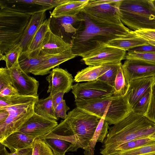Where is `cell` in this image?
<instances>
[{"label":"cell","instance_id":"3","mask_svg":"<svg viewBox=\"0 0 155 155\" xmlns=\"http://www.w3.org/2000/svg\"><path fill=\"white\" fill-rule=\"evenodd\" d=\"M101 119L100 118L76 107L68 112L64 120L68 124L66 140L73 144L72 152L80 148L88 149L90 142Z\"/></svg>","mask_w":155,"mask_h":155},{"label":"cell","instance_id":"53","mask_svg":"<svg viewBox=\"0 0 155 155\" xmlns=\"http://www.w3.org/2000/svg\"><path fill=\"white\" fill-rule=\"evenodd\" d=\"M154 4V6L155 7V0H152Z\"/></svg>","mask_w":155,"mask_h":155},{"label":"cell","instance_id":"21","mask_svg":"<svg viewBox=\"0 0 155 155\" xmlns=\"http://www.w3.org/2000/svg\"><path fill=\"white\" fill-rule=\"evenodd\" d=\"M35 138L19 131L15 132L0 142L8 148L11 153L24 148L33 147Z\"/></svg>","mask_w":155,"mask_h":155},{"label":"cell","instance_id":"4","mask_svg":"<svg viewBox=\"0 0 155 155\" xmlns=\"http://www.w3.org/2000/svg\"><path fill=\"white\" fill-rule=\"evenodd\" d=\"M0 54L19 44L32 15L0 4Z\"/></svg>","mask_w":155,"mask_h":155},{"label":"cell","instance_id":"11","mask_svg":"<svg viewBox=\"0 0 155 155\" xmlns=\"http://www.w3.org/2000/svg\"><path fill=\"white\" fill-rule=\"evenodd\" d=\"M18 59L15 65L9 69L13 87L20 95L39 97L38 94L39 81L23 71L19 64Z\"/></svg>","mask_w":155,"mask_h":155},{"label":"cell","instance_id":"46","mask_svg":"<svg viewBox=\"0 0 155 155\" xmlns=\"http://www.w3.org/2000/svg\"><path fill=\"white\" fill-rule=\"evenodd\" d=\"M65 93L59 92L52 96V99L53 106L55 108L63 99V96Z\"/></svg>","mask_w":155,"mask_h":155},{"label":"cell","instance_id":"16","mask_svg":"<svg viewBox=\"0 0 155 155\" xmlns=\"http://www.w3.org/2000/svg\"><path fill=\"white\" fill-rule=\"evenodd\" d=\"M155 85V76L140 78L128 82L126 95L132 107L145 95L151 91Z\"/></svg>","mask_w":155,"mask_h":155},{"label":"cell","instance_id":"17","mask_svg":"<svg viewBox=\"0 0 155 155\" xmlns=\"http://www.w3.org/2000/svg\"><path fill=\"white\" fill-rule=\"evenodd\" d=\"M76 56L71 49L53 55L33 68L31 73L35 75H44L49 74L50 70Z\"/></svg>","mask_w":155,"mask_h":155},{"label":"cell","instance_id":"28","mask_svg":"<svg viewBox=\"0 0 155 155\" xmlns=\"http://www.w3.org/2000/svg\"><path fill=\"white\" fill-rule=\"evenodd\" d=\"M52 150L54 155H65L66 152L72 151L73 144L67 141L53 138L42 139Z\"/></svg>","mask_w":155,"mask_h":155},{"label":"cell","instance_id":"38","mask_svg":"<svg viewBox=\"0 0 155 155\" xmlns=\"http://www.w3.org/2000/svg\"><path fill=\"white\" fill-rule=\"evenodd\" d=\"M124 59L142 60L155 64V53H140L128 51Z\"/></svg>","mask_w":155,"mask_h":155},{"label":"cell","instance_id":"54","mask_svg":"<svg viewBox=\"0 0 155 155\" xmlns=\"http://www.w3.org/2000/svg\"><path fill=\"white\" fill-rule=\"evenodd\" d=\"M154 89H155V85H154Z\"/></svg>","mask_w":155,"mask_h":155},{"label":"cell","instance_id":"30","mask_svg":"<svg viewBox=\"0 0 155 155\" xmlns=\"http://www.w3.org/2000/svg\"><path fill=\"white\" fill-rule=\"evenodd\" d=\"M120 63L119 65L117 73L115 82L113 95L118 96H125L128 88L127 81Z\"/></svg>","mask_w":155,"mask_h":155},{"label":"cell","instance_id":"24","mask_svg":"<svg viewBox=\"0 0 155 155\" xmlns=\"http://www.w3.org/2000/svg\"><path fill=\"white\" fill-rule=\"evenodd\" d=\"M114 64L97 66H88L77 72L74 81L77 82L97 80L110 68Z\"/></svg>","mask_w":155,"mask_h":155},{"label":"cell","instance_id":"14","mask_svg":"<svg viewBox=\"0 0 155 155\" xmlns=\"http://www.w3.org/2000/svg\"><path fill=\"white\" fill-rule=\"evenodd\" d=\"M50 29L54 34L68 42V38L73 35L78 30L74 27L80 24L82 20L78 14L73 16L54 17L50 16Z\"/></svg>","mask_w":155,"mask_h":155},{"label":"cell","instance_id":"34","mask_svg":"<svg viewBox=\"0 0 155 155\" xmlns=\"http://www.w3.org/2000/svg\"><path fill=\"white\" fill-rule=\"evenodd\" d=\"M155 152V138L142 146L112 155H142Z\"/></svg>","mask_w":155,"mask_h":155},{"label":"cell","instance_id":"47","mask_svg":"<svg viewBox=\"0 0 155 155\" xmlns=\"http://www.w3.org/2000/svg\"><path fill=\"white\" fill-rule=\"evenodd\" d=\"M33 147L26 148L18 150L13 153H8V155H32Z\"/></svg>","mask_w":155,"mask_h":155},{"label":"cell","instance_id":"8","mask_svg":"<svg viewBox=\"0 0 155 155\" xmlns=\"http://www.w3.org/2000/svg\"><path fill=\"white\" fill-rule=\"evenodd\" d=\"M72 90L75 102L101 99L113 95L114 92V87L98 80L75 84Z\"/></svg>","mask_w":155,"mask_h":155},{"label":"cell","instance_id":"33","mask_svg":"<svg viewBox=\"0 0 155 155\" xmlns=\"http://www.w3.org/2000/svg\"><path fill=\"white\" fill-rule=\"evenodd\" d=\"M23 51V49L19 43L10 49L5 55L0 54V60L6 63V68L9 69L13 67Z\"/></svg>","mask_w":155,"mask_h":155},{"label":"cell","instance_id":"22","mask_svg":"<svg viewBox=\"0 0 155 155\" xmlns=\"http://www.w3.org/2000/svg\"><path fill=\"white\" fill-rule=\"evenodd\" d=\"M89 0H69L55 7L50 13L54 17L77 15L88 3Z\"/></svg>","mask_w":155,"mask_h":155},{"label":"cell","instance_id":"49","mask_svg":"<svg viewBox=\"0 0 155 155\" xmlns=\"http://www.w3.org/2000/svg\"><path fill=\"white\" fill-rule=\"evenodd\" d=\"M5 146L0 143V155H8Z\"/></svg>","mask_w":155,"mask_h":155},{"label":"cell","instance_id":"23","mask_svg":"<svg viewBox=\"0 0 155 155\" xmlns=\"http://www.w3.org/2000/svg\"><path fill=\"white\" fill-rule=\"evenodd\" d=\"M0 3L8 7L31 15L50 9L38 4L36 0H7L1 1Z\"/></svg>","mask_w":155,"mask_h":155},{"label":"cell","instance_id":"29","mask_svg":"<svg viewBox=\"0 0 155 155\" xmlns=\"http://www.w3.org/2000/svg\"><path fill=\"white\" fill-rule=\"evenodd\" d=\"M53 55L40 54L37 57L31 58L20 56L18 59L19 64L23 71L28 74L31 73L33 68Z\"/></svg>","mask_w":155,"mask_h":155},{"label":"cell","instance_id":"42","mask_svg":"<svg viewBox=\"0 0 155 155\" xmlns=\"http://www.w3.org/2000/svg\"><path fill=\"white\" fill-rule=\"evenodd\" d=\"M69 110L70 108L66 105L65 100H63L55 108L56 117L65 120L67 116L66 112Z\"/></svg>","mask_w":155,"mask_h":155},{"label":"cell","instance_id":"20","mask_svg":"<svg viewBox=\"0 0 155 155\" xmlns=\"http://www.w3.org/2000/svg\"><path fill=\"white\" fill-rule=\"evenodd\" d=\"M46 11L38 12L31 15L19 43L23 49L22 52L26 51L33 36L46 19Z\"/></svg>","mask_w":155,"mask_h":155},{"label":"cell","instance_id":"19","mask_svg":"<svg viewBox=\"0 0 155 155\" xmlns=\"http://www.w3.org/2000/svg\"><path fill=\"white\" fill-rule=\"evenodd\" d=\"M71 44L50 30L44 41L40 54L55 55L71 49Z\"/></svg>","mask_w":155,"mask_h":155},{"label":"cell","instance_id":"31","mask_svg":"<svg viewBox=\"0 0 155 155\" xmlns=\"http://www.w3.org/2000/svg\"><path fill=\"white\" fill-rule=\"evenodd\" d=\"M39 99V97H35L19 94L0 97V108L26 103Z\"/></svg>","mask_w":155,"mask_h":155},{"label":"cell","instance_id":"5","mask_svg":"<svg viewBox=\"0 0 155 155\" xmlns=\"http://www.w3.org/2000/svg\"><path fill=\"white\" fill-rule=\"evenodd\" d=\"M118 9L120 21L132 31L155 29L152 0H121Z\"/></svg>","mask_w":155,"mask_h":155},{"label":"cell","instance_id":"9","mask_svg":"<svg viewBox=\"0 0 155 155\" xmlns=\"http://www.w3.org/2000/svg\"><path fill=\"white\" fill-rule=\"evenodd\" d=\"M121 1L89 0L81 11L87 15L100 20L114 23H121L118 8Z\"/></svg>","mask_w":155,"mask_h":155},{"label":"cell","instance_id":"26","mask_svg":"<svg viewBox=\"0 0 155 155\" xmlns=\"http://www.w3.org/2000/svg\"><path fill=\"white\" fill-rule=\"evenodd\" d=\"M34 110V113L45 118L56 121L59 119L56 116L52 96L50 95L37 101L35 103Z\"/></svg>","mask_w":155,"mask_h":155},{"label":"cell","instance_id":"18","mask_svg":"<svg viewBox=\"0 0 155 155\" xmlns=\"http://www.w3.org/2000/svg\"><path fill=\"white\" fill-rule=\"evenodd\" d=\"M50 22L49 18L45 20L33 36L26 51L20 56L31 58L39 55L45 37L50 30Z\"/></svg>","mask_w":155,"mask_h":155},{"label":"cell","instance_id":"32","mask_svg":"<svg viewBox=\"0 0 155 155\" xmlns=\"http://www.w3.org/2000/svg\"><path fill=\"white\" fill-rule=\"evenodd\" d=\"M153 139L150 137L142 138L125 143L116 148L112 152L110 155L142 146L147 144Z\"/></svg>","mask_w":155,"mask_h":155},{"label":"cell","instance_id":"36","mask_svg":"<svg viewBox=\"0 0 155 155\" xmlns=\"http://www.w3.org/2000/svg\"><path fill=\"white\" fill-rule=\"evenodd\" d=\"M120 63L112 64L110 69L97 80L104 82L114 88L119 65Z\"/></svg>","mask_w":155,"mask_h":155},{"label":"cell","instance_id":"12","mask_svg":"<svg viewBox=\"0 0 155 155\" xmlns=\"http://www.w3.org/2000/svg\"><path fill=\"white\" fill-rule=\"evenodd\" d=\"M58 124L56 121L45 118L34 112L17 131L35 139L47 134Z\"/></svg>","mask_w":155,"mask_h":155},{"label":"cell","instance_id":"52","mask_svg":"<svg viewBox=\"0 0 155 155\" xmlns=\"http://www.w3.org/2000/svg\"><path fill=\"white\" fill-rule=\"evenodd\" d=\"M149 137L153 139L155 138V133H154L153 134H152Z\"/></svg>","mask_w":155,"mask_h":155},{"label":"cell","instance_id":"13","mask_svg":"<svg viewBox=\"0 0 155 155\" xmlns=\"http://www.w3.org/2000/svg\"><path fill=\"white\" fill-rule=\"evenodd\" d=\"M46 79L49 84L47 93H50L51 96L59 92H69L72 89L74 80L66 70L59 67L53 69Z\"/></svg>","mask_w":155,"mask_h":155},{"label":"cell","instance_id":"2","mask_svg":"<svg viewBox=\"0 0 155 155\" xmlns=\"http://www.w3.org/2000/svg\"><path fill=\"white\" fill-rule=\"evenodd\" d=\"M155 133V123L144 115L132 112L109 127L100 153L102 155H110L120 145L134 139L149 137Z\"/></svg>","mask_w":155,"mask_h":155},{"label":"cell","instance_id":"1","mask_svg":"<svg viewBox=\"0 0 155 155\" xmlns=\"http://www.w3.org/2000/svg\"><path fill=\"white\" fill-rule=\"evenodd\" d=\"M78 14L82 21L70 43L71 50L76 56L84 57L111 40L135 36L122 22L100 20L81 11Z\"/></svg>","mask_w":155,"mask_h":155},{"label":"cell","instance_id":"35","mask_svg":"<svg viewBox=\"0 0 155 155\" xmlns=\"http://www.w3.org/2000/svg\"><path fill=\"white\" fill-rule=\"evenodd\" d=\"M33 148L32 155H54L50 147L40 138L35 139Z\"/></svg>","mask_w":155,"mask_h":155},{"label":"cell","instance_id":"41","mask_svg":"<svg viewBox=\"0 0 155 155\" xmlns=\"http://www.w3.org/2000/svg\"><path fill=\"white\" fill-rule=\"evenodd\" d=\"M131 31L137 37L147 41L150 40L155 41V29H143Z\"/></svg>","mask_w":155,"mask_h":155},{"label":"cell","instance_id":"48","mask_svg":"<svg viewBox=\"0 0 155 155\" xmlns=\"http://www.w3.org/2000/svg\"><path fill=\"white\" fill-rule=\"evenodd\" d=\"M9 115V112L3 108H0V124L4 122Z\"/></svg>","mask_w":155,"mask_h":155},{"label":"cell","instance_id":"7","mask_svg":"<svg viewBox=\"0 0 155 155\" xmlns=\"http://www.w3.org/2000/svg\"><path fill=\"white\" fill-rule=\"evenodd\" d=\"M38 100L2 108L6 110L9 115L4 122L0 124V142L11 134L17 131L32 115L35 103Z\"/></svg>","mask_w":155,"mask_h":155},{"label":"cell","instance_id":"6","mask_svg":"<svg viewBox=\"0 0 155 155\" xmlns=\"http://www.w3.org/2000/svg\"><path fill=\"white\" fill-rule=\"evenodd\" d=\"M76 107L101 118L105 114V120L109 124H114L132 112L126 95H113L93 101L75 102Z\"/></svg>","mask_w":155,"mask_h":155},{"label":"cell","instance_id":"55","mask_svg":"<svg viewBox=\"0 0 155 155\" xmlns=\"http://www.w3.org/2000/svg\"></svg>","mask_w":155,"mask_h":155},{"label":"cell","instance_id":"50","mask_svg":"<svg viewBox=\"0 0 155 155\" xmlns=\"http://www.w3.org/2000/svg\"><path fill=\"white\" fill-rule=\"evenodd\" d=\"M148 41L150 44L155 46V41L150 40Z\"/></svg>","mask_w":155,"mask_h":155},{"label":"cell","instance_id":"37","mask_svg":"<svg viewBox=\"0 0 155 155\" xmlns=\"http://www.w3.org/2000/svg\"><path fill=\"white\" fill-rule=\"evenodd\" d=\"M152 90L142 97L132 107L133 113L145 115L149 106Z\"/></svg>","mask_w":155,"mask_h":155},{"label":"cell","instance_id":"44","mask_svg":"<svg viewBox=\"0 0 155 155\" xmlns=\"http://www.w3.org/2000/svg\"><path fill=\"white\" fill-rule=\"evenodd\" d=\"M129 51L140 53H155V46L150 44L144 45L134 48Z\"/></svg>","mask_w":155,"mask_h":155},{"label":"cell","instance_id":"40","mask_svg":"<svg viewBox=\"0 0 155 155\" xmlns=\"http://www.w3.org/2000/svg\"><path fill=\"white\" fill-rule=\"evenodd\" d=\"M154 87L152 90L149 106L144 115L155 123V89Z\"/></svg>","mask_w":155,"mask_h":155},{"label":"cell","instance_id":"10","mask_svg":"<svg viewBox=\"0 0 155 155\" xmlns=\"http://www.w3.org/2000/svg\"><path fill=\"white\" fill-rule=\"evenodd\" d=\"M126 53V51L105 45L92 51L82 60L88 66L118 64L124 59Z\"/></svg>","mask_w":155,"mask_h":155},{"label":"cell","instance_id":"15","mask_svg":"<svg viewBox=\"0 0 155 155\" xmlns=\"http://www.w3.org/2000/svg\"><path fill=\"white\" fill-rule=\"evenodd\" d=\"M122 67L127 81L155 76V64L135 59H127Z\"/></svg>","mask_w":155,"mask_h":155},{"label":"cell","instance_id":"43","mask_svg":"<svg viewBox=\"0 0 155 155\" xmlns=\"http://www.w3.org/2000/svg\"><path fill=\"white\" fill-rule=\"evenodd\" d=\"M69 0H36L39 5L51 9L58 5L68 2Z\"/></svg>","mask_w":155,"mask_h":155},{"label":"cell","instance_id":"51","mask_svg":"<svg viewBox=\"0 0 155 155\" xmlns=\"http://www.w3.org/2000/svg\"><path fill=\"white\" fill-rule=\"evenodd\" d=\"M142 155H155V152L150 153Z\"/></svg>","mask_w":155,"mask_h":155},{"label":"cell","instance_id":"39","mask_svg":"<svg viewBox=\"0 0 155 155\" xmlns=\"http://www.w3.org/2000/svg\"><path fill=\"white\" fill-rule=\"evenodd\" d=\"M10 86H13L10 70L6 67H2L0 68V91Z\"/></svg>","mask_w":155,"mask_h":155},{"label":"cell","instance_id":"45","mask_svg":"<svg viewBox=\"0 0 155 155\" xmlns=\"http://www.w3.org/2000/svg\"><path fill=\"white\" fill-rule=\"evenodd\" d=\"M19 94L17 90L13 86L5 87L0 91V97Z\"/></svg>","mask_w":155,"mask_h":155},{"label":"cell","instance_id":"25","mask_svg":"<svg viewBox=\"0 0 155 155\" xmlns=\"http://www.w3.org/2000/svg\"><path fill=\"white\" fill-rule=\"evenodd\" d=\"M149 44L148 41L135 36L113 39L109 41L106 45L128 51L136 47Z\"/></svg>","mask_w":155,"mask_h":155},{"label":"cell","instance_id":"27","mask_svg":"<svg viewBox=\"0 0 155 155\" xmlns=\"http://www.w3.org/2000/svg\"><path fill=\"white\" fill-rule=\"evenodd\" d=\"M105 114L101 118L95 132L91 140L87 150L84 153L85 155H94V147L97 142L103 143L108 132L109 124L105 120Z\"/></svg>","mask_w":155,"mask_h":155}]
</instances>
